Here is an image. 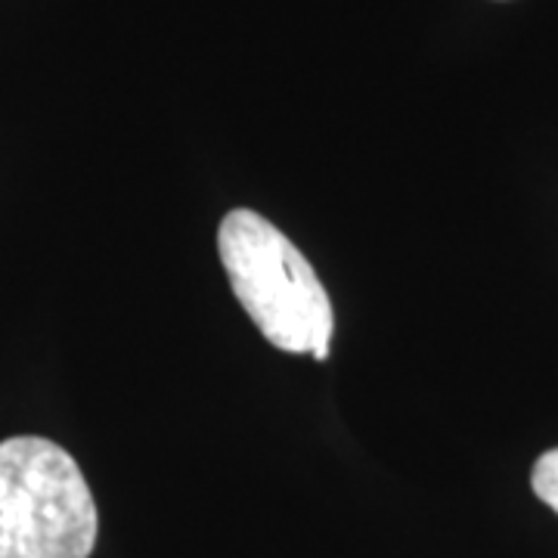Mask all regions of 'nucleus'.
Instances as JSON below:
<instances>
[{"label": "nucleus", "instance_id": "nucleus-1", "mask_svg": "<svg viewBox=\"0 0 558 558\" xmlns=\"http://www.w3.org/2000/svg\"><path fill=\"white\" fill-rule=\"evenodd\" d=\"M218 255L233 295L260 336L279 351L329 357L332 301L311 260L258 211L236 208L220 220Z\"/></svg>", "mask_w": 558, "mask_h": 558}, {"label": "nucleus", "instance_id": "nucleus-3", "mask_svg": "<svg viewBox=\"0 0 558 558\" xmlns=\"http://www.w3.org/2000/svg\"><path fill=\"white\" fill-rule=\"evenodd\" d=\"M531 484H534V494L558 515V447L537 459Z\"/></svg>", "mask_w": 558, "mask_h": 558}, {"label": "nucleus", "instance_id": "nucleus-2", "mask_svg": "<svg viewBox=\"0 0 558 558\" xmlns=\"http://www.w3.org/2000/svg\"><path fill=\"white\" fill-rule=\"evenodd\" d=\"M97 502L78 462L35 435L0 440V558H90Z\"/></svg>", "mask_w": 558, "mask_h": 558}]
</instances>
